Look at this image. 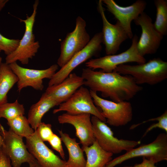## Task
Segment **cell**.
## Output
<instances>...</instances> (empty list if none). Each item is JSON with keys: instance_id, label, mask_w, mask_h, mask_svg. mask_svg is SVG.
Returning a JSON list of instances; mask_svg holds the SVG:
<instances>
[{"instance_id": "cell-1", "label": "cell", "mask_w": 167, "mask_h": 167, "mask_svg": "<svg viewBox=\"0 0 167 167\" xmlns=\"http://www.w3.org/2000/svg\"><path fill=\"white\" fill-rule=\"evenodd\" d=\"M81 76L84 80V85L90 90L100 92L102 97L114 102L128 101L143 89L131 76L115 71L106 72L87 67L83 69Z\"/></svg>"}, {"instance_id": "cell-2", "label": "cell", "mask_w": 167, "mask_h": 167, "mask_svg": "<svg viewBox=\"0 0 167 167\" xmlns=\"http://www.w3.org/2000/svg\"><path fill=\"white\" fill-rule=\"evenodd\" d=\"M113 71L131 76L138 85H154L167 78V62L160 58H155L137 65H121Z\"/></svg>"}, {"instance_id": "cell-3", "label": "cell", "mask_w": 167, "mask_h": 167, "mask_svg": "<svg viewBox=\"0 0 167 167\" xmlns=\"http://www.w3.org/2000/svg\"><path fill=\"white\" fill-rule=\"evenodd\" d=\"M39 1L36 0L33 5V11L32 15L27 16L25 19H19L25 25V31L23 36L20 40L19 45L16 49L10 54L6 55L5 63L10 64L17 61L22 64H28L30 59L34 57L40 47L38 41L35 40V36L33 30Z\"/></svg>"}, {"instance_id": "cell-4", "label": "cell", "mask_w": 167, "mask_h": 167, "mask_svg": "<svg viewBox=\"0 0 167 167\" xmlns=\"http://www.w3.org/2000/svg\"><path fill=\"white\" fill-rule=\"evenodd\" d=\"M142 156L156 163L167 160V134L161 133L151 143L126 151L124 154L112 159L106 167H114L131 159Z\"/></svg>"}, {"instance_id": "cell-5", "label": "cell", "mask_w": 167, "mask_h": 167, "mask_svg": "<svg viewBox=\"0 0 167 167\" xmlns=\"http://www.w3.org/2000/svg\"><path fill=\"white\" fill-rule=\"evenodd\" d=\"M93 133L99 146L103 150L113 154L128 151L141 143L140 141L118 139L115 137L111 129L98 118H91Z\"/></svg>"}, {"instance_id": "cell-6", "label": "cell", "mask_w": 167, "mask_h": 167, "mask_svg": "<svg viewBox=\"0 0 167 167\" xmlns=\"http://www.w3.org/2000/svg\"><path fill=\"white\" fill-rule=\"evenodd\" d=\"M95 105L100 110L106 122L115 127L124 126L132 120L133 111L132 105L128 101L116 102L102 98L97 92L90 90Z\"/></svg>"}, {"instance_id": "cell-7", "label": "cell", "mask_w": 167, "mask_h": 167, "mask_svg": "<svg viewBox=\"0 0 167 167\" xmlns=\"http://www.w3.org/2000/svg\"><path fill=\"white\" fill-rule=\"evenodd\" d=\"M86 26L85 21L78 16L76 19L74 30L68 33L61 43L60 54L57 62V65L61 68L89 42L90 37L86 30Z\"/></svg>"}, {"instance_id": "cell-8", "label": "cell", "mask_w": 167, "mask_h": 167, "mask_svg": "<svg viewBox=\"0 0 167 167\" xmlns=\"http://www.w3.org/2000/svg\"><path fill=\"white\" fill-rule=\"evenodd\" d=\"M139 39L135 34L132 38L131 45L125 51L117 54L107 55L100 58L91 59L85 63V66L92 70L101 69L106 72L113 71L118 66L131 62L138 64L146 62L144 57L140 55L137 49Z\"/></svg>"}, {"instance_id": "cell-9", "label": "cell", "mask_w": 167, "mask_h": 167, "mask_svg": "<svg viewBox=\"0 0 167 167\" xmlns=\"http://www.w3.org/2000/svg\"><path fill=\"white\" fill-rule=\"evenodd\" d=\"M102 43L101 32L96 33L83 49L74 55L55 73L50 79L48 86L61 82L78 66L92 57L98 56L101 50Z\"/></svg>"}, {"instance_id": "cell-10", "label": "cell", "mask_w": 167, "mask_h": 167, "mask_svg": "<svg viewBox=\"0 0 167 167\" xmlns=\"http://www.w3.org/2000/svg\"><path fill=\"white\" fill-rule=\"evenodd\" d=\"M58 108L54 109V114L62 111L71 115L88 113L95 116L105 122L100 110L93 101L90 90L81 86L67 101L62 103Z\"/></svg>"}, {"instance_id": "cell-11", "label": "cell", "mask_w": 167, "mask_h": 167, "mask_svg": "<svg viewBox=\"0 0 167 167\" xmlns=\"http://www.w3.org/2000/svg\"><path fill=\"white\" fill-rule=\"evenodd\" d=\"M0 131L2 138L1 147L10 158L12 167H21L23 163L29 164L36 160L28 150L23 137L10 129L5 130L1 124Z\"/></svg>"}, {"instance_id": "cell-12", "label": "cell", "mask_w": 167, "mask_h": 167, "mask_svg": "<svg viewBox=\"0 0 167 167\" xmlns=\"http://www.w3.org/2000/svg\"><path fill=\"white\" fill-rule=\"evenodd\" d=\"M18 78V91L20 92L24 88L30 87L35 90L42 91L44 88L43 80L50 79L57 72L58 66L54 64L43 70H36L21 66L16 62L9 64Z\"/></svg>"}, {"instance_id": "cell-13", "label": "cell", "mask_w": 167, "mask_h": 167, "mask_svg": "<svg viewBox=\"0 0 167 167\" xmlns=\"http://www.w3.org/2000/svg\"><path fill=\"white\" fill-rule=\"evenodd\" d=\"M139 26L142 33L137 45V51L141 56L156 53L158 49L164 36L155 28L152 18L144 12L134 21Z\"/></svg>"}, {"instance_id": "cell-14", "label": "cell", "mask_w": 167, "mask_h": 167, "mask_svg": "<svg viewBox=\"0 0 167 167\" xmlns=\"http://www.w3.org/2000/svg\"><path fill=\"white\" fill-rule=\"evenodd\" d=\"M102 0L98 1L97 9L101 16L103 28L101 32L103 43L105 45L107 55L115 54L123 42L129 38L126 31L120 23L117 21L115 24L110 23L105 14Z\"/></svg>"}, {"instance_id": "cell-15", "label": "cell", "mask_w": 167, "mask_h": 167, "mask_svg": "<svg viewBox=\"0 0 167 167\" xmlns=\"http://www.w3.org/2000/svg\"><path fill=\"white\" fill-rule=\"evenodd\" d=\"M107 8L123 27L128 37L131 39L133 35L131 28V23L144 12L146 2L138 0L130 6H122L118 5L113 0H102Z\"/></svg>"}, {"instance_id": "cell-16", "label": "cell", "mask_w": 167, "mask_h": 167, "mask_svg": "<svg viewBox=\"0 0 167 167\" xmlns=\"http://www.w3.org/2000/svg\"><path fill=\"white\" fill-rule=\"evenodd\" d=\"M26 138L27 149L40 167H67L66 161L61 159L39 137L36 130Z\"/></svg>"}, {"instance_id": "cell-17", "label": "cell", "mask_w": 167, "mask_h": 167, "mask_svg": "<svg viewBox=\"0 0 167 167\" xmlns=\"http://www.w3.org/2000/svg\"><path fill=\"white\" fill-rule=\"evenodd\" d=\"M90 115L88 113L71 115L66 113L59 116L58 119L60 124L73 126L75 129L76 136L79 139L82 147H87L91 145L96 140Z\"/></svg>"}, {"instance_id": "cell-18", "label": "cell", "mask_w": 167, "mask_h": 167, "mask_svg": "<svg viewBox=\"0 0 167 167\" xmlns=\"http://www.w3.org/2000/svg\"><path fill=\"white\" fill-rule=\"evenodd\" d=\"M84 81L81 76L71 73L60 83L48 86L44 93L60 105L67 101L79 88L84 85Z\"/></svg>"}, {"instance_id": "cell-19", "label": "cell", "mask_w": 167, "mask_h": 167, "mask_svg": "<svg viewBox=\"0 0 167 167\" xmlns=\"http://www.w3.org/2000/svg\"><path fill=\"white\" fill-rule=\"evenodd\" d=\"M59 105L57 101L44 93L39 101L32 105L29 110L27 118L32 128L36 130L45 114L51 109Z\"/></svg>"}, {"instance_id": "cell-20", "label": "cell", "mask_w": 167, "mask_h": 167, "mask_svg": "<svg viewBox=\"0 0 167 167\" xmlns=\"http://www.w3.org/2000/svg\"><path fill=\"white\" fill-rule=\"evenodd\" d=\"M58 131L68 152L69 158L66 163L67 167H85L86 160L84 152L75 139L71 137L62 130Z\"/></svg>"}, {"instance_id": "cell-21", "label": "cell", "mask_w": 167, "mask_h": 167, "mask_svg": "<svg viewBox=\"0 0 167 167\" xmlns=\"http://www.w3.org/2000/svg\"><path fill=\"white\" fill-rule=\"evenodd\" d=\"M82 148L87 156L85 167H106L112 159L113 154L102 149L96 140L90 146Z\"/></svg>"}, {"instance_id": "cell-22", "label": "cell", "mask_w": 167, "mask_h": 167, "mask_svg": "<svg viewBox=\"0 0 167 167\" xmlns=\"http://www.w3.org/2000/svg\"><path fill=\"white\" fill-rule=\"evenodd\" d=\"M18 78L9 64L2 62L0 64V106L7 102V94Z\"/></svg>"}, {"instance_id": "cell-23", "label": "cell", "mask_w": 167, "mask_h": 167, "mask_svg": "<svg viewBox=\"0 0 167 167\" xmlns=\"http://www.w3.org/2000/svg\"><path fill=\"white\" fill-rule=\"evenodd\" d=\"M156 17L153 25L155 29L163 36L167 34V0H155Z\"/></svg>"}, {"instance_id": "cell-24", "label": "cell", "mask_w": 167, "mask_h": 167, "mask_svg": "<svg viewBox=\"0 0 167 167\" xmlns=\"http://www.w3.org/2000/svg\"><path fill=\"white\" fill-rule=\"evenodd\" d=\"M10 129L15 134L25 138L32 135L34 132L29 121L24 115L18 116L7 120Z\"/></svg>"}, {"instance_id": "cell-25", "label": "cell", "mask_w": 167, "mask_h": 167, "mask_svg": "<svg viewBox=\"0 0 167 167\" xmlns=\"http://www.w3.org/2000/svg\"><path fill=\"white\" fill-rule=\"evenodd\" d=\"M24 114V106L17 100L13 103L7 102L0 106V118H4L7 121Z\"/></svg>"}, {"instance_id": "cell-26", "label": "cell", "mask_w": 167, "mask_h": 167, "mask_svg": "<svg viewBox=\"0 0 167 167\" xmlns=\"http://www.w3.org/2000/svg\"><path fill=\"white\" fill-rule=\"evenodd\" d=\"M155 121H157V122L151 125L147 129L143 136V137L145 136L149 131L157 128L162 129L165 131L166 133H167V111L166 110L161 116L144 121L140 123L135 124V126L137 127L148 122Z\"/></svg>"}, {"instance_id": "cell-27", "label": "cell", "mask_w": 167, "mask_h": 167, "mask_svg": "<svg viewBox=\"0 0 167 167\" xmlns=\"http://www.w3.org/2000/svg\"><path fill=\"white\" fill-rule=\"evenodd\" d=\"M20 40L7 38L0 33V49L8 55L14 51L18 47Z\"/></svg>"}, {"instance_id": "cell-28", "label": "cell", "mask_w": 167, "mask_h": 167, "mask_svg": "<svg viewBox=\"0 0 167 167\" xmlns=\"http://www.w3.org/2000/svg\"><path fill=\"white\" fill-rule=\"evenodd\" d=\"M36 131L39 137L43 142H48L54 134L51 124L44 122H41L39 124Z\"/></svg>"}, {"instance_id": "cell-29", "label": "cell", "mask_w": 167, "mask_h": 167, "mask_svg": "<svg viewBox=\"0 0 167 167\" xmlns=\"http://www.w3.org/2000/svg\"><path fill=\"white\" fill-rule=\"evenodd\" d=\"M62 141L61 138L57 135L54 134L48 142L52 148L58 152L61 157L64 160L65 155L62 147Z\"/></svg>"}, {"instance_id": "cell-30", "label": "cell", "mask_w": 167, "mask_h": 167, "mask_svg": "<svg viewBox=\"0 0 167 167\" xmlns=\"http://www.w3.org/2000/svg\"><path fill=\"white\" fill-rule=\"evenodd\" d=\"M0 167H12L10 158L1 147L0 149Z\"/></svg>"}, {"instance_id": "cell-31", "label": "cell", "mask_w": 167, "mask_h": 167, "mask_svg": "<svg viewBox=\"0 0 167 167\" xmlns=\"http://www.w3.org/2000/svg\"><path fill=\"white\" fill-rule=\"evenodd\" d=\"M142 162L139 164H136L133 166H125L123 167H157L155 165L156 163L151 160L148 159L143 157Z\"/></svg>"}, {"instance_id": "cell-32", "label": "cell", "mask_w": 167, "mask_h": 167, "mask_svg": "<svg viewBox=\"0 0 167 167\" xmlns=\"http://www.w3.org/2000/svg\"><path fill=\"white\" fill-rule=\"evenodd\" d=\"M28 164L29 167H40L36 159Z\"/></svg>"}, {"instance_id": "cell-33", "label": "cell", "mask_w": 167, "mask_h": 167, "mask_svg": "<svg viewBox=\"0 0 167 167\" xmlns=\"http://www.w3.org/2000/svg\"><path fill=\"white\" fill-rule=\"evenodd\" d=\"M2 142V138L1 134L0 124V149L1 147Z\"/></svg>"}, {"instance_id": "cell-34", "label": "cell", "mask_w": 167, "mask_h": 167, "mask_svg": "<svg viewBox=\"0 0 167 167\" xmlns=\"http://www.w3.org/2000/svg\"><path fill=\"white\" fill-rule=\"evenodd\" d=\"M2 58L1 57H0V64L2 62Z\"/></svg>"}, {"instance_id": "cell-35", "label": "cell", "mask_w": 167, "mask_h": 167, "mask_svg": "<svg viewBox=\"0 0 167 167\" xmlns=\"http://www.w3.org/2000/svg\"><path fill=\"white\" fill-rule=\"evenodd\" d=\"M1 51V50L0 49V52Z\"/></svg>"}]
</instances>
